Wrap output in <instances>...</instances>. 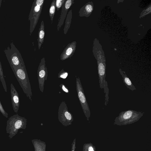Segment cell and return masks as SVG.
<instances>
[{
  "label": "cell",
  "instance_id": "1",
  "mask_svg": "<svg viewBox=\"0 0 151 151\" xmlns=\"http://www.w3.org/2000/svg\"><path fill=\"white\" fill-rule=\"evenodd\" d=\"M93 52L97 60L100 88L104 89L105 93V105L109 103V90L107 81L106 80V58L102 46L99 40L95 38L93 42Z\"/></svg>",
  "mask_w": 151,
  "mask_h": 151
},
{
  "label": "cell",
  "instance_id": "2",
  "mask_svg": "<svg viewBox=\"0 0 151 151\" xmlns=\"http://www.w3.org/2000/svg\"><path fill=\"white\" fill-rule=\"evenodd\" d=\"M27 120L24 117L18 114L11 116L7 122L6 133L9 134L10 139L17 134L20 129H25L26 127Z\"/></svg>",
  "mask_w": 151,
  "mask_h": 151
},
{
  "label": "cell",
  "instance_id": "3",
  "mask_svg": "<svg viewBox=\"0 0 151 151\" xmlns=\"http://www.w3.org/2000/svg\"><path fill=\"white\" fill-rule=\"evenodd\" d=\"M10 46V48L8 47L4 51L12 70L25 67L21 53L13 42L11 43Z\"/></svg>",
  "mask_w": 151,
  "mask_h": 151
},
{
  "label": "cell",
  "instance_id": "4",
  "mask_svg": "<svg viewBox=\"0 0 151 151\" xmlns=\"http://www.w3.org/2000/svg\"><path fill=\"white\" fill-rule=\"evenodd\" d=\"M143 112L129 110L121 111L114 120V125H124L138 121L144 115Z\"/></svg>",
  "mask_w": 151,
  "mask_h": 151
},
{
  "label": "cell",
  "instance_id": "5",
  "mask_svg": "<svg viewBox=\"0 0 151 151\" xmlns=\"http://www.w3.org/2000/svg\"><path fill=\"white\" fill-rule=\"evenodd\" d=\"M12 70L24 92L32 101V89L26 67L15 68Z\"/></svg>",
  "mask_w": 151,
  "mask_h": 151
},
{
  "label": "cell",
  "instance_id": "6",
  "mask_svg": "<svg viewBox=\"0 0 151 151\" xmlns=\"http://www.w3.org/2000/svg\"><path fill=\"white\" fill-rule=\"evenodd\" d=\"M44 0H35L29 15L30 21L29 31L31 35L37 24L44 5Z\"/></svg>",
  "mask_w": 151,
  "mask_h": 151
},
{
  "label": "cell",
  "instance_id": "7",
  "mask_svg": "<svg viewBox=\"0 0 151 151\" xmlns=\"http://www.w3.org/2000/svg\"><path fill=\"white\" fill-rule=\"evenodd\" d=\"M76 83L78 96L81 107L87 120L89 121L90 111L79 78H76Z\"/></svg>",
  "mask_w": 151,
  "mask_h": 151
},
{
  "label": "cell",
  "instance_id": "8",
  "mask_svg": "<svg viewBox=\"0 0 151 151\" xmlns=\"http://www.w3.org/2000/svg\"><path fill=\"white\" fill-rule=\"evenodd\" d=\"M58 118L62 124L65 127L71 124L73 120V116L68 111L67 104L64 101L60 103L59 106Z\"/></svg>",
  "mask_w": 151,
  "mask_h": 151
},
{
  "label": "cell",
  "instance_id": "9",
  "mask_svg": "<svg viewBox=\"0 0 151 151\" xmlns=\"http://www.w3.org/2000/svg\"><path fill=\"white\" fill-rule=\"evenodd\" d=\"M47 71L45 64V58H42L37 70V76L39 88L40 91L43 93L45 81L47 80Z\"/></svg>",
  "mask_w": 151,
  "mask_h": 151
},
{
  "label": "cell",
  "instance_id": "10",
  "mask_svg": "<svg viewBox=\"0 0 151 151\" xmlns=\"http://www.w3.org/2000/svg\"><path fill=\"white\" fill-rule=\"evenodd\" d=\"M74 0H65L62 5L60 15L57 26V31H59L63 24L69 9L74 3Z\"/></svg>",
  "mask_w": 151,
  "mask_h": 151
},
{
  "label": "cell",
  "instance_id": "11",
  "mask_svg": "<svg viewBox=\"0 0 151 151\" xmlns=\"http://www.w3.org/2000/svg\"><path fill=\"white\" fill-rule=\"evenodd\" d=\"M76 44V42L74 41L67 45L60 55L61 60H64L72 57L75 51Z\"/></svg>",
  "mask_w": 151,
  "mask_h": 151
},
{
  "label": "cell",
  "instance_id": "12",
  "mask_svg": "<svg viewBox=\"0 0 151 151\" xmlns=\"http://www.w3.org/2000/svg\"><path fill=\"white\" fill-rule=\"evenodd\" d=\"M11 94L12 107L14 112L17 113L19 106V99L18 93L12 83L11 84Z\"/></svg>",
  "mask_w": 151,
  "mask_h": 151
},
{
  "label": "cell",
  "instance_id": "13",
  "mask_svg": "<svg viewBox=\"0 0 151 151\" xmlns=\"http://www.w3.org/2000/svg\"><path fill=\"white\" fill-rule=\"evenodd\" d=\"M93 4L92 1H89L85 4L80 9L79 16L80 17H89L93 10Z\"/></svg>",
  "mask_w": 151,
  "mask_h": 151
},
{
  "label": "cell",
  "instance_id": "14",
  "mask_svg": "<svg viewBox=\"0 0 151 151\" xmlns=\"http://www.w3.org/2000/svg\"><path fill=\"white\" fill-rule=\"evenodd\" d=\"M119 71L122 78L123 82L127 87L132 91L136 90V88L127 75L125 72L120 68L119 69Z\"/></svg>",
  "mask_w": 151,
  "mask_h": 151
},
{
  "label": "cell",
  "instance_id": "15",
  "mask_svg": "<svg viewBox=\"0 0 151 151\" xmlns=\"http://www.w3.org/2000/svg\"><path fill=\"white\" fill-rule=\"evenodd\" d=\"M45 34L44 22L42 20L41 22L38 33V45L39 50L42 44L44 43Z\"/></svg>",
  "mask_w": 151,
  "mask_h": 151
},
{
  "label": "cell",
  "instance_id": "16",
  "mask_svg": "<svg viewBox=\"0 0 151 151\" xmlns=\"http://www.w3.org/2000/svg\"><path fill=\"white\" fill-rule=\"evenodd\" d=\"M32 142L35 151H46V144L45 142L37 139H33Z\"/></svg>",
  "mask_w": 151,
  "mask_h": 151
},
{
  "label": "cell",
  "instance_id": "17",
  "mask_svg": "<svg viewBox=\"0 0 151 151\" xmlns=\"http://www.w3.org/2000/svg\"><path fill=\"white\" fill-rule=\"evenodd\" d=\"M72 10H70L67 15L65 25L64 28V33L65 35L67 33L68 29L70 28L72 18Z\"/></svg>",
  "mask_w": 151,
  "mask_h": 151
},
{
  "label": "cell",
  "instance_id": "18",
  "mask_svg": "<svg viewBox=\"0 0 151 151\" xmlns=\"http://www.w3.org/2000/svg\"><path fill=\"white\" fill-rule=\"evenodd\" d=\"M55 0H54L52 1L51 4L49 12L50 19L52 22V23L55 14Z\"/></svg>",
  "mask_w": 151,
  "mask_h": 151
},
{
  "label": "cell",
  "instance_id": "19",
  "mask_svg": "<svg viewBox=\"0 0 151 151\" xmlns=\"http://www.w3.org/2000/svg\"><path fill=\"white\" fill-rule=\"evenodd\" d=\"M83 151H96L95 147L91 143H86L83 145Z\"/></svg>",
  "mask_w": 151,
  "mask_h": 151
},
{
  "label": "cell",
  "instance_id": "20",
  "mask_svg": "<svg viewBox=\"0 0 151 151\" xmlns=\"http://www.w3.org/2000/svg\"><path fill=\"white\" fill-rule=\"evenodd\" d=\"M68 72L65 71L63 69H62L58 74V77L59 78H62L64 79L66 78L68 76Z\"/></svg>",
  "mask_w": 151,
  "mask_h": 151
},
{
  "label": "cell",
  "instance_id": "21",
  "mask_svg": "<svg viewBox=\"0 0 151 151\" xmlns=\"http://www.w3.org/2000/svg\"><path fill=\"white\" fill-rule=\"evenodd\" d=\"M65 0H56L55 1V6L57 11H58L61 7Z\"/></svg>",
  "mask_w": 151,
  "mask_h": 151
},
{
  "label": "cell",
  "instance_id": "22",
  "mask_svg": "<svg viewBox=\"0 0 151 151\" xmlns=\"http://www.w3.org/2000/svg\"><path fill=\"white\" fill-rule=\"evenodd\" d=\"M151 12V5H150L147 8V9H145L140 14L139 16V18H141L144 17L146 15H147Z\"/></svg>",
  "mask_w": 151,
  "mask_h": 151
},
{
  "label": "cell",
  "instance_id": "23",
  "mask_svg": "<svg viewBox=\"0 0 151 151\" xmlns=\"http://www.w3.org/2000/svg\"><path fill=\"white\" fill-rule=\"evenodd\" d=\"M60 86L61 88L62 91L66 92V93H69V91L68 89V87H66L65 86V85L64 84L62 83L60 85Z\"/></svg>",
  "mask_w": 151,
  "mask_h": 151
},
{
  "label": "cell",
  "instance_id": "24",
  "mask_svg": "<svg viewBox=\"0 0 151 151\" xmlns=\"http://www.w3.org/2000/svg\"><path fill=\"white\" fill-rule=\"evenodd\" d=\"M76 139L75 138L73 140L72 143V144H71L72 147H71V151H75V150L76 148Z\"/></svg>",
  "mask_w": 151,
  "mask_h": 151
},
{
  "label": "cell",
  "instance_id": "25",
  "mask_svg": "<svg viewBox=\"0 0 151 151\" xmlns=\"http://www.w3.org/2000/svg\"><path fill=\"white\" fill-rule=\"evenodd\" d=\"M2 1V0H0V8L1 6Z\"/></svg>",
  "mask_w": 151,
  "mask_h": 151
},
{
  "label": "cell",
  "instance_id": "26",
  "mask_svg": "<svg viewBox=\"0 0 151 151\" xmlns=\"http://www.w3.org/2000/svg\"><path fill=\"white\" fill-rule=\"evenodd\" d=\"M1 62L0 61V63Z\"/></svg>",
  "mask_w": 151,
  "mask_h": 151
}]
</instances>
